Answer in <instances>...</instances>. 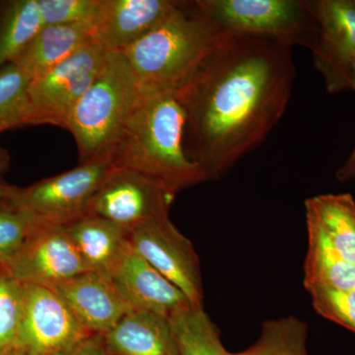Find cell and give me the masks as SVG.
<instances>
[{"label": "cell", "instance_id": "52a82bcc", "mask_svg": "<svg viewBox=\"0 0 355 355\" xmlns=\"http://www.w3.org/2000/svg\"><path fill=\"white\" fill-rule=\"evenodd\" d=\"M111 161L96 160L20 188L12 200L36 218L67 225L87 214L89 205L111 168Z\"/></svg>", "mask_w": 355, "mask_h": 355}, {"label": "cell", "instance_id": "d6986e66", "mask_svg": "<svg viewBox=\"0 0 355 355\" xmlns=\"http://www.w3.org/2000/svg\"><path fill=\"white\" fill-rule=\"evenodd\" d=\"M65 227L88 270L111 277L130 245L128 231L88 214Z\"/></svg>", "mask_w": 355, "mask_h": 355}, {"label": "cell", "instance_id": "3957f363", "mask_svg": "<svg viewBox=\"0 0 355 355\" xmlns=\"http://www.w3.org/2000/svg\"><path fill=\"white\" fill-rule=\"evenodd\" d=\"M225 33L195 2L178 1L164 20L120 53L142 91L176 94Z\"/></svg>", "mask_w": 355, "mask_h": 355}, {"label": "cell", "instance_id": "f546056e", "mask_svg": "<svg viewBox=\"0 0 355 355\" xmlns=\"http://www.w3.org/2000/svg\"><path fill=\"white\" fill-rule=\"evenodd\" d=\"M354 91L355 92V79L354 83ZM336 178L340 183H347V182L354 181L355 180V144L350 153L349 157L345 161V163L336 173Z\"/></svg>", "mask_w": 355, "mask_h": 355}, {"label": "cell", "instance_id": "2e32d148", "mask_svg": "<svg viewBox=\"0 0 355 355\" xmlns=\"http://www.w3.org/2000/svg\"><path fill=\"white\" fill-rule=\"evenodd\" d=\"M308 238L355 263V200L350 193H327L305 200Z\"/></svg>", "mask_w": 355, "mask_h": 355}, {"label": "cell", "instance_id": "44dd1931", "mask_svg": "<svg viewBox=\"0 0 355 355\" xmlns=\"http://www.w3.org/2000/svg\"><path fill=\"white\" fill-rule=\"evenodd\" d=\"M180 355H228L220 331L202 306L191 304L171 318Z\"/></svg>", "mask_w": 355, "mask_h": 355}, {"label": "cell", "instance_id": "7a4b0ae2", "mask_svg": "<svg viewBox=\"0 0 355 355\" xmlns=\"http://www.w3.org/2000/svg\"><path fill=\"white\" fill-rule=\"evenodd\" d=\"M184 130L176 94L144 91L111 154L112 165L139 173L175 196L207 181L184 153Z\"/></svg>", "mask_w": 355, "mask_h": 355}, {"label": "cell", "instance_id": "6da1fadb", "mask_svg": "<svg viewBox=\"0 0 355 355\" xmlns=\"http://www.w3.org/2000/svg\"><path fill=\"white\" fill-rule=\"evenodd\" d=\"M292 48L272 37L226 32L178 90L184 153L207 181L226 176L284 116L296 76Z\"/></svg>", "mask_w": 355, "mask_h": 355}, {"label": "cell", "instance_id": "8992f818", "mask_svg": "<svg viewBox=\"0 0 355 355\" xmlns=\"http://www.w3.org/2000/svg\"><path fill=\"white\" fill-rule=\"evenodd\" d=\"M110 51L95 43L35 77L27 91L25 125L67 127L74 106L106 64Z\"/></svg>", "mask_w": 355, "mask_h": 355}, {"label": "cell", "instance_id": "4fadbf2b", "mask_svg": "<svg viewBox=\"0 0 355 355\" xmlns=\"http://www.w3.org/2000/svg\"><path fill=\"white\" fill-rule=\"evenodd\" d=\"M110 279L132 310L156 313L170 319L178 311L193 304L137 253L130 243Z\"/></svg>", "mask_w": 355, "mask_h": 355}, {"label": "cell", "instance_id": "277c9868", "mask_svg": "<svg viewBox=\"0 0 355 355\" xmlns=\"http://www.w3.org/2000/svg\"><path fill=\"white\" fill-rule=\"evenodd\" d=\"M142 91L127 58L109 53L99 76L80 98L65 130L76 140L79 164L110 160Z\"/></svg>", "mask_w": 355, "mask_h": 355}, {"label": "cell", "instance_id": "7402d4cb", "mask_svg": "<svg viewBox=\"0 0 355 355\" xmlns=\"http://www.w3.org/2000/svg\"><path fill=\"white\" fill-rule=\"evenodd\" d=\"M327 287L335 291L355 289V263L345 261L330 248L308 238L304 263V286Z\"/></svg>", "mask_w": 355, "mask_h": 355}, {"label": "cell", "instance_id": "ba28073f", "mask_svg": "<svg viewBox=\"0 0 355 355\" xmlns=\"http://www.w3.org/2000/svg\"><path fill=\"white\" fill-rule=\"evenodd\" d=\"M25 300L16 347L25 355H67L93 335L67 303L48 287L24 284Z\"/></svg>", "mask_w": 355, "mask_h": 355}, {"label": "cell", "instance_id": "f1b7e54d", "mask_svg": "<svg viewBox=\"0 0 355 355\" xmlns=\"http://www.w3.org/2000/svg\"><path fill=\"white\" fill-rule=\"evenodd\" d=\"M67 355H107L105 336L99 334L89 336Z\"/></svg>", "mask_w": 355, "mask_h": 355}, {"label": "cell", "instance_id": "30bf717a", "mask_svg": "<svg viewBox=\"0 0 355 355\" xmlns=\"http://www.w3.org/2000/svg\"><path fill=\"white\" fill-rule=\"evenodd\" d=\"M310 6L318 24L311 51L326 90L330 94L354 91L355 0H313Z\"/></svg>", "mask_w": 355, "mask_h": 355}, {"label": "cell", "instance_id": "4316f807", "mask_svg": "<svg viewBox=\"0 0 355 355\" xmlns=\"http://www.w3.org/2000/svg\"><path fill=\"white\" fill-rule=\"evenodd\" d=\"M318 314L355 334V289L335 291L327 287H306Z\"/></svg>", "mask_w": 355, "mask_h": 355}, {"label": "cell", "instance_id": "ac0fdd59", "mask_svg": "<svg viewBox=\"0 0 355 355\" xmlns=\"http://www.w3.org/2000/svg\"><path fill=\"white\" fill-rule=\"evenodd\" d=\"M95 43L91 23L44 26L13 64L33 79Z\"/></svg>", "mask_w": 355, "mask_h": 355}, {"label": "cell", "instance_id": "5b68a950", "mask_svg": "<svg viewBox=\"0 0 355 355\" xmlns=\"http://www.w3.org/2000/svg\"><path fill=\"white\" fill-rule=\"evenodd\" d=\"M200 13L223 31L282 40L312 50L318 24L310 1L193 0Z\"/></svg>", "mask_w": 355, "mask_h": 355}, {"label": "cell", "instance_id": "8fae6325", "mask_svg": "<svg viewBox=\"0 0 355 355\" xmlns=\"http://www.w3.org/2000/svg\"><path fill=\"white\" fill-rule=\"evenodd\" d=\"M137 253L178 287L193 305L202 306L200 259L193 244L167 218L146 222L128 232Z\"/></svg>", "mask_w": 355, "mask_h": 355}, {"label": "cell", "instance_id": "ffe728a7", "mask_svg": "<svg viewBox=\"0 0 355 355\" xmlns=\"http://www.w3.org/2000/svg\"><path fill=\"white\" fill-rule=\"evenodd\" d=\"M43 27L38 0H0V69L13 64Z\"/></svg>", "mask_w": 355, "mask_h": 355}, {"label": "cell", "instance_id": "5bb4252c", "mask_svg": "<svg viewBox=\"0 0 355 355\" xmlns=\"http://www.w3.org/2000/svg\"><path fill=\"white\" fill-rule=\"evenodd\" d=\"M91 334L106 335L130 311L111 279L85 272L50 287Z\"/></svg>", "mask_w": 355, "mask_h": 355}, {"label": "cell", "instance_id": "e0dca14e", "mask_svg": "<svg viewBox=\"0 0 355 355\" xmlns=\"http://www.w3.org/2000/svg\"><path fill=\"white\" fill-rule=\"evenodd\" d=\"M105 336L107 355H180L169 318L132 310Z\"/></svg>", "mask_w": 355, "mask_h": 355}, {"label": "cell", "instance_id": "4dcf8cb0", "mask_svg": "<svg viewBox=\"0 0 355 355\" xmlns=\"http://www.w3.org/2000/svg\"><path fill=\"white\" fill-rule=\"evenodd\" d=\"M17 189V186L9 184L3 176H0V200L12 197Z\"/></svg>", "mask_w": 355, "mask_h": 355}, {"label": "cell", "instance_id": "9c48e42d", "mask_svg": "<svg viewBox=\"0 0 355 355\" xmlns=\"http://www.w3.org/2000/svg\"><path fill=\"white\" fill-rule=\"evenodd\" d=\"M175 197L139 173L113 166L91 200L87 214L102 217L130 232L146 222L169 217Z\"/></svg>", "mask_w": 355, "mask_h": 355}, {"label": "cell", "instance_id": "9a60e30c", "mask_svg": "<svg viewBox=\"0 0 355 355\" xmlns=\"http://www.w3.org/2000/svg\"><path fill=\"white\" fill-rule=\"evenodd\" d=\"M175 0H101L95 39L107 51H123L164 20Z\"/></svg>", "mask_w": 355, "mask_h": 355}, {"label": "cell", "instance_id": "d4e9b609", "mask_svg": "<svg viewBox=\"0 0 355 355\" xmlns=\"http://www.w3.org/2000/svg\"><path fill=\"white\" fill-rule=\"evenodd\" d=\"M24 284L0 265V352L15 347L24 310Z\"/></svg>", "mask_w": 355, "mask_h": 355}, {"label": "cell", "instance_id": "cb8c5ba5", "mask_svg": "<svg viewBox=\"0 0 355 355\" xmlns=\"http://www.w3.org/2000/svg\"><path fill=\"white\" fill-rule=\"evenodd\" d=\"M31 78L14 64L0 69V135L24 127Z\"/></svg>", "mask_w": 355, "mask_h": 355}, {"label": "cell", "instance_id": "7c38bea8", "mask_svg": "<svg viewBox=\"0 0 355 355\" xmlns=\"http://www.w3.org/2000/svg\"><path fill=\"white\" fill-rule=\"evenodd\" d=\"M7 266L22 284L48 288L89 272L65 225L38 218Z\"/></svg>", "mask_w": 355, "mask_h": 355}, {"label": "cell", "instance_id": "1f68e13d", "mask_svg": "<svg viewBox=\"0 0 355 355\" xmlns=\"http://www.w3.org/2000/svg\"><path fill=\"white\" fill-rule=\"evenodd\" d=\"M10 154L4 147L0 146V176H4L10 168Z\"/></svg>", "mask_w": 355, "mask_h": 355}, {"label": "cell", "instance_id": "83f0119b", "mask_svg": "<svg viewBox=\"0 0 355 355\" xmlns=\"http://www.w3.org/2000/svg\"><path fill=\"white\" fill-rule=\"evenodd\" d=\"M44 26L94 24L100 12L101 0H38Z\"/></svg>", "mask_w": 355, "mask_h": 355}, {"label": "cell", "instance_id": "d6a6232c", "mask_svg": "<svg viewBox=\"0 0 355 355\" xmlns=\"http://www.w3.org/2000/svg\"><path fill=\"white\" fill-rule=\"evenodd\" d=\"M0 355H25L23 354L22 350L18 349V347H13L11 349L3 350L0 352Z\"/></svg>", "mask_w": 355, "mask_h": 355}, {"label": "cell", "instance_id": "603a6c76", "mask_svg": "<svg viewBox=\"0 0 355 355\" xmlns=\"http://www.w3.org/2000/svg\"><path fill=\"white\" fill-rule=\"evenodd\" d=\"M308 324L294 316L268 320L261 324L260 338L249 349L228 355H309Z\"/></svg>", "mask_w": 355, "mask_h": 355}, {"label": "cell", "instance_id": "484cf974", "mask_svg": "<svg viewBox=\"0 0 355 355\" xmlns=\"http://www.w3.org/2000/svg\"><path fill=\"white\" fill-rule=\"evenodd\" d=\"M35 219L12 198L0 200V265H9L29 234Z\"/></svg>", "mask_w": 355, "mask_h": 355}]
</instances>
